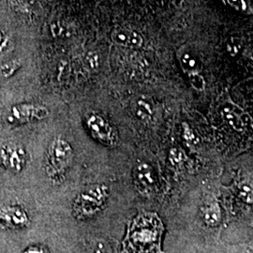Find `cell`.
<instances>
[{
    "mask_svg": "<svg viewBox=\"0 0 253 253\" xmlns=\"http://www.w3.org/2000/svg\"><path fill=\"white\" fill-rule=\"evenodd\" d=\"M22 63L17 59H11L0 66V76L2 78H10L15 73H17L19 69L21 68Z\"/></svg>",
    "mask_w": 253,
    "mask_h": 253,
    "instance_id": "5bb4252c",
    "label": "cell"
},
{
    "mask_svg": "<svg viewBox=\"0 0 253 253\" xmlns=\"http://www.w3.org/2000/svg\"><path fill=\"white\" fill-rule=\"evenodd\" d=\"M85 125L91 136L101 145L111 148L118 145L119 137L117 129L100 115L91 113L85 119Z\"/></svg>",
    "mask_w": 253,
    "mask_h": 253,
    "instance_id": "277c9868",
    "label": "cell"
},
{
    "mask_svg": "<svg viewBox=\"0 0 253 253\" xmlns=\"http://www.w3.org/2000/svg\"><path fill=\"white\" fill-rule=\"evenodd\" d=\"M11 45L10 39L7 33L0 28V54L7 53L9 46Z\"/></svg>",
    "mask_w": 253,
    "mask_h": 253,
    "instance_id": "d6986e66",
    "label": "cell"
},
{
    "mask_svg": "<svg viewBox=\"0 0 253 253\" xmlns=\"http://www.w3.org/2000/svg\"><path fill=\"white\" fill-rule=\"evenodd\" d=\"M92 253H112V249L107 242L100 240L94 246Z\"/></svg>",
    "mask_w": 253,
    "mask_h": 253,
    "instance_id": "ffe728a7",
    "label": "cell"
},
{
    "mask_svg": "<svg viewBox=\"0 0 253 253\" xmlns=\"http://www.w3.org/2000/svg\"><path fill=\"white\" fill-rule=\"evenodd\" d=\"M163 220L155 212L138 213L129 223L122 242L123 253H163Z\"/></svg>",
    "mask_w": 253,
    "mask_h": 253,
    "instance_id": "6da1fadb",
    "label": "cell"
},
{
    "mask_svg": "<svg viewBox=\"0 0 253 253\" xmlns=\"http://www.w3.org/2000/svg\"><path fill=\"white\" fill-rule=\"evenodd\" d=\"M201 217L208 227L219 225L222 217L221 208L217 202H211L201 208Z\"/></svg>",
    "mask_w": 253,
    "mask_h": 253,
    "instance_id": "8fae6325",
    "label": "cell"
},
{
    "mask_svg": "<svg viewBox=\"0 0 253 253\" xmlns=\"http://www.w3.org/2000/svg\"><path fill=\"white\" fill-rule=\"evenodd\" d=\"M183 139L189 147L198 145V138L187 123H183Z\"/></svg>",
    "mask_w": 253,
    "mask_h": 253,
    "instance_id": "9a60e30c",
    "label": "cell"
},
{
    "mask_svg": "<svg viewBox=\"0 0 253 253\" xmlns=\"http://www.w3.org/2000/svg\"><path fill=\"white\" fill-rule=\"evenodd\" d=\"M49 116V111L43 105L34 103H21L9 110L7 122L12 125H24L27 123L42 120Z\"/></svg>",
    "mask_w": 253,
    "mask_h": 253,
    "instance_id": "5b68a950",
    "label": "cell"
},
{
    "mask_svg": "<svg viewBox=\"0 0 253 253\" xmlns=\"http://www.w3.org/2000/svg\"><path fill=\"white\" fill-rule=\"evenodd\" d=\"M133 182L142 194H150L157 188L158 178L153 167L148 163L137 164L133 170Z\"/></svg>",
    "mask_w": 253,
    "mask_h": 253,
    "instance_id": "ba28073f",
    "label": "cell"
},
{
    "mask_svg": "<svg viewBox=\"0 0 253 253\" xmlns=\"http://www.w3.org/2000/svg\"><path fill=\"white\" fill-rule=\"evenodd\" d=\"M0 163L10 172H22L27 163V153L25 148L15 143L1 145Z\"/></svg>",
    "mask_w": 253,
    "mask_h": 253,
    "instance_id": "8992f818",
    "label": "cell"
},
{
    "mask_svg": "<svg viewBox=\"0 0 253 253\" xmlns=\"http://www.w3.org/2000/svg\"><path fill=\"white\" fill-rule=\"evenodd\" d=\"M73 147L61 137H56L51 142L46 154L45 171L53 184L62 182L64 175L73 163Z\"/></svg>",
    "mask_w": 253,
    "mask_h": 253,
    "instance_id": "7a4b0ae2",
    "label": "cell"
},
{
    "mask_svg": "<svg viewBox=\"0 0 253 253\" xmlns=\"http://www.w3.org/2000/svg\"><path fill=\"white\" fill-rule=\"evenodd\" d=\"M181 68L187 75L192 73H198L201 71V64L194 55L190 53H183L179 56Z\"/></svg>",
    "mask_w": 253,
    "mask_h": 253,
    "instance_id": "7c38bea8",
    "label": "cell"
},
{
    "mask_svg": "<svg viewBox=\"0 0 253 253\" xmlns=\"http://www.w3.org/2000/svg\"><path fill=\"white\" fill-rule=\"evenodd\" d=\"M21 253H49V251L46 249L45 247H42L40 245H34V246L27 247V249L24 250Z\"/></svg>",
    "mask_w": 253,
    "mask_h": 253,
    "instance_id": "603a6c76",
    "label": "cell"
},
{
    "mask_svg": "<svg viewBox=\"0 0 253 253\" xmlns=\"http://www.w3.org/2000/svg\"><path fill=\"white\" fill-rule=\"evenodd\" d=\"M186 159L185 153L178 148H172L169 153V161L175 167H182Z\"/></svg>",
    "mask_w": 253,
    "mask_h": 253,
    "instance_id": "2e32d148",
    "label": "cell"
},
{
    "mask_svg": "<svg viewBox=\"0 0 253 253\" xmlns=\"http://www.w3.org/2000/svg\"><path fill=\"white\" fill-rule=\"evenodd\" d=\"M111 39L116 44L129 48H139L144 42L139 33L124 27L115 28L111 33Z\"/></svg>",
    "mask_w": 253,
    "mask_h": 253,
    "instance_id": "9c48e42d",
    "label": "cell"
},
{
    "mask_svg": "<svg viewBox=\"0 0 253 253\" xmlns=\"http://www.w3.org/2000/svg\"><path fill=\"white\" fill-rule=\"evenodd\" d=\"M240 49H241V45L239 42H237L236 40H233L231 42H229L227 44V50H228L229 54H231L234 56L239 53Z\"/></svg>",
    "mask_w": 253,
    "mask_h": 253,
    "instance_id": "cb8c5ba5",
    "label": "cell"
},
{
    "mask_svg": "<svg viewBox=\"0 0 253 253\" xmlns=\"http://www.w3.org/2000/svg\"><path fill=\"white\" fill-rule=\"evenodd\" d=\"M222 117L227 124L237 131H241L244 128L243 119L240 118L233 109L225 107L222 111Z\"/></svg>",
    "mask_w": 253,
    "mask_h": 253,
    "instance_id": "4fadbf2b",
    "label": "cell"
},
{
    "mask_svg": "<svg viewBox=\"0 0 253 253\" xmlns=\"http://www.w3.org/2000/svg\"><path fill=\"white\" fill-rule=\"evenodd\" d=\"M253 187L249 184H244L238 189V197L247 205H252L253 200Z\"/></svg>",
    "mask_w": 253,
    "mask_h": 253,
    "instance_id": "e0dca14e",
    "label": "cell"
},
{
    "mask_svg": "<svg viewBox=\"0 0 253 253\" xmlns=\"http://www.w3.org/2000/svg\"><path fill=\"white\" fill-rule=\"evenodd\" d=\"M189 80H190V84L191 86L198 91H203L206 87V81L204 79V77L198 73H192L188 75Z\"/></svg>",
    "mask_w": 253,
    "mask_h": 253,
    "instance_id": "ac0fdd59",
    "label": "cell"
},
{
    "mask_svg": "<svg viewBox=\"0 0 253 253\" xmlns=\"http://www.w3.org/2000/svg\"><path fill=\"white\" fill-rule=\"evenodd\" d=\"M228 3L238 11L245 12L248 10V3L246 0H228Z\"/></svg>",
    "mask_w": 253,
    "mask_h": 253,
    "instance_id": "44dd1931",
    "label": "cell"
},
{
    "mask_svg": "<svg viewBox=\"0 0 253 253\" xmlns=\"http://www.w3.org/2000/svg\"><path fill=\"white\" fill-rule=\"evenodd\" d=\"M131 109L136 118L144 122H151L153 120V103L144 97L136 98L131 103Z\"/></svg>",
    "mask_w": 253,
    "mask_h": 253,
    "instance_id": "30bf717a",
    "label": "cell"
},
{
    "mask_svg": "<svg viewBox=\"0 0 253 253\" xmlns=\"http://www.w3.org/2000/svg\"><path fill=\"white\" fill-rule=\"evenodd\" d=\"M86 63L89 66V68L94 70L99 67V56L96 53H89L86 55Z\"/></svg>",
    "mask_w": 253,
    "mask_h": 253,
    "instance_id": "7402d4cb",
    "label": "cell"
},
{
    "mask_svg": "<svg viewBox=\"0 0 253 253\" xmlns=\"http://www.w3.org/2000/svg\"><path fill=\"white\" fill-rule=\"evenodd\" d=\"M109 198V188L104 184H97L81 191L74 200L73 216L77 219H89L99 214Z\"/></svg>",
    "mask_w": 253,
    "mask_h": 253,
    "instance_id": "3957f363",
    "label": "cell"
},
{
    "mask_svg": "<svg viewBox=\"0 0 253 253\" xmlns=\"http://www.w3.org/2000/svg\"><path fill=\"white\" fill-rule=\"evenodd\" d=\"M30 223L25 208L18 206H6L0 208V228L4 230H22Z\"/></svg>",
    "mask_w": 253,
    "mask_h": 253,
    "instance_id": "52a82bcc",
    "label": "cell"
}]
</instances>
